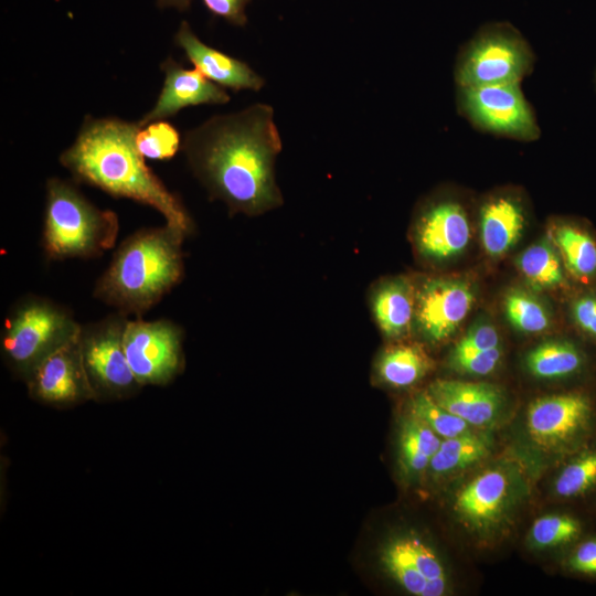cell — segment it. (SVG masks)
<instances>
[{
  "mask_svg": "<svg viewBox=\"0 0 596 596\" xmlns=\"http://www.w3.org/2000/svg\"><path fill=\"white\" fill-rule=\"evenodd\" d=\"M458 88L459 110L476 128L522 141L539 139L536 117L520 84Z\"/></svg>",
  "mask_w": 596,
  "mask_h": 596,
  "instance_id": "obj_8",
  "label": "cell"
},
{
  "mask_svg": "<svg viewBox=\"0 0 596 596\" xmlns=\"http://www.w3.org/2000/svg\"><path fill=\"white\" fill-rule=\"evenodd\" d=\"M81 324L72 312L51 299L28 295L9 311L1 334L6 361L29 379L50 354L76 338Z\"/></svg>",
  "mask_w": 596,
  "mask_h": 596,
  "instance_id": "obj_5",
  "label": "cell"
},
{
  "mask_svg": "<svg viewBox=\"0 0 596 596\" xmlns=\"http://www.w3.org/2000/svg\"><path fill=\"white\" fill-rule=\"evenodd\" d=\"M441 440L443 438L413 414L404 417L398 435L400 465L404 476L414 478L428 470Z\"/></svg>",
  "mask_w": 596,
  "mask_h": 596,
  "instance_id": "obj_24",
  "label": "cell"
},
{
  "mask_svg": "<svg viewBox=\"0 0 596 596\" xmlns=\"http://www.w3.org/2000/svg\"><path fill=\"white\" fill-rule=\"evenodd\" d=\"M161 70L164 73L162 89L155 106L139 120L141 126L164 120L188 106L221 105L230 100L224 87L206 78L196 68H183L169 57L161 64Z\"/></svg>",
  "mask_w": 596,
  "mask_h": 596,
  "instance_id": "obj_15",
  "label": "cell"
},
{
  "mask_svg": "<svg viewBox=\"0 0 596 596\" xmlns=\"http://www.w3.org/2000/svg\"><path fill=\"white\" fill-rule=\"evenodd\" d=\"M582 519L572 513H551L536 519L530 530L531 543L540 549L574 545L585 534Z\"/></svg>",
  "mask_w": 596,
  "mask_h": 596,
  "instance_id": "obj_29",
  "label": "cell"
},
{
  "mask_svg": "<svg viewBox=\"0 0 596 596\" xmlns=\"http://www.w3.org/2000/svg\"><path fill=\"white\" fill-rule=\"evenodd\" d=\"M503 308L510 324L522 333H541L552 326L549 309L525 290H510L504 297Z\"/></svg>",
  "mask_w": 596,
  "mask_h": 596,
  "instance_id": "obj_28",
  "label": "cell"
},
{
  "mask_svg": "<svg viewBox=\"0 0 596 596\" xmlns=\"http://www.w3.org/2000/svg\"><path fill=\"white\" fill-rule=\"evenodd\" d=\"M568 455L555 478L554 492L564 500L583 499L596 491V436Z\"/></svg>",
  "mask_w": 596,
  "mask_h": 596,
  "instance_id": "obj_27",
  "label": "cell"
},
{
  "mask_svg": "<svg viewBox=\"0 0 596 596\" xmlns=\"http://www.w3.org/2000/svg\"><path fill=\"white\" fill-rule=\"evenodd\" d=\"M479 219L486 253L494 258L501 257L521 237L525 226V207L514 191H501L485 200Z\"/></svg>",
  "mask_w": 596,
  "mask_h": 596,
  "instance_id": "obj_18",
  "label": "cell"
},
{
  "mask_svg": "<svg viewBox=\"0 0 596 596\" xmlns=\"http://www.w3.org/2000/svg\"><path fill=\"white\" fill-rule=\"evenodd\" d=\"M181 149L211 195L232 212L257 215L281 203L274 170L281 139L272 106L214 116L187 131Z\"/></svg>",
  "mask_w": 596,
  "mask_h": 596,
  "instance_id": "obj_1",
  "label": "cell"
},
{
  "mask_svg": "<svg viewBox=\"0 0 596 596\" xmlns=\"http://www.w3.org/2000/svg\"><path fill=\"white\" fill-rule=\"evenodd\" d=\"M470 223L465 206L453 198L432 201L415 224V242L422 256L447 260L462 253L470 242Z\"/></svg>",
  "mask_w": 596,
  "mask_h": 596,
  "instance_id": "obj_13",
  "label": "cell"
},
{
  "mask_svg": "<svg viewBox=\"0 0 596 596\" xmlns=\"http://www.w3.org/2000/svg\"><path fill=\"white\" fill-rule=\"evenodd\" d=\"M371 308L379 329L386 338H404L415 324L416 290L407 278L387 279L374 288Z\"/></svg>",
  "mask_w": 596,
  "mask_h": 596,
  "instance_id": "obj_20",
  "label": "cell"
},
{
  "mask_svg": "<svg viewBox=\"0 0 596 596\" xmlns=\"http://www.w3.org/2000/svg\"><path fill=\"white\" fill-rule=\"evenodd\" d=\"M251 0H203L206 8L215 15L232 24L244 25L247 22L245 9Z\"/></svg>",
  "mask_w": 596,
  "mask_h": 596,
  "instance_id": "obj_36",
  "label": "cell"
},
{
  "mask_svg": "<svg viewBox=\"0 0 596 596\" xmlns=\"http://www.w3.org/2000/svg\"><path fill=\"white\" fill-rule=\"evenodd\" d=\"M595 87H596V71H595Z\"/></svg>",
  "mask_w": 596,
  "mask_h": 596,
  "instance_id": "obj_38",
  "label": "cell"
},
{
  "mask_svg": "<svg viewBox=\"0 0 596 596\" xmlns=\"http://www.w3.org/2000/svg\"><path fill=\"white\" fill-rule=\"evenodd\" d=\"M567 275L584 286L596 281V236L588 226L570 221L555 222L550 231Z\"/></svg>",
  "mask_w": 596,
  "mask_h": 596,
  "instance_id": "obj_21",
  "label": "cell"
},
{
  "mask_svg": "<svg viewBox=\"0 0 596 596\" xmlns=\"http://www.w3.org/2000/svg\"><path fill=\"white\" fill-rule=\"evenodd\" d=\"M517 266L524 279L538 290H557L570 286L562 258L550 237L523 251Z\"/></svg>",
  "mask_w": 596,
  "mask_h": 596,
  "instance_id": "obj_25",
  "label": "cell"
},
{
  "mask_svg": "<svg viewBox=\"0 0 596 596\" xmlns=\"http://www.w3.org/2000/svg\"><path fill=\"white\" fill-rule=\"evenodd\" d=\"M433 369V360L417 343H396L386 347L377 358V379L395 389L415 385Z\"/></svg>",
  "mask_w": 596,
  "mask_h": 596,
  "instance_id": "obj_23",
  "label": "cell"
},
{
  "mask_svg": "<svg viewBox=\"0 0 596 596\" xmlns=\"http://www.w3.org/2000/svg\"><path fill=\"white\" fill-rule=\"evenodd\" d=\"M534 53L509 22L483 24L461 49L456 66L458 87L521 84L534 66Z\"/></svg>",
  "mask_w": 596,
  "mask_h": 596,
  "instance_id": "obj_6",
  "label": "cell"
},
{
  "mask_svg": "<svg viewBox=\"0 0 596 596\" xmlns=\"http://www.w3.org/2000/svg\"><path fill=\"white\" fill-rule=\"evenodd\" d=\"M139 121L87 117L73 145L60 156L76 181L157 210L187 235L193 222L182 202L147 167L136 145Z\"/></svg>",
  "mask_w": 596,
  "mask_h": 596,
  "instance_id": "obj_2",
  "label": "cell"
},
{
  "mask_svg": "<svg viewBox=\"0 0 596 596\" xmlns=\"http://www.w3.org/2000/svg\"><path fill=\"white\" fill-rule=\"evenodd\" d=\"M182 337L180 327L168 319H128L124 349L140 385L166 384L178 374L183 362Z\"/></svg>",
  "mask_w": 596,
  "mask_h": 596,
  "instance_id": "obj_10",
  "label": "cell"
},
{
  "mask_svg": "<svg viewBox=\"0 0 596 596\" xmlns=\"http://www.w3.org/2000/svg\"><path fill=\"white\" fill-rule=\"evenodd\" d=\"M192 0H157V3L161 8H175L180 11L187 10Z\"/></svg>",
  "mask_w": 596,
  "mask_h": 596,
  "instance_id": "obj_37",
  "label": "cell"
},
{
  "mask_svg": "<svg viewBox=\"0 0 596 596\" xmlns=\"http://www.w3.org/2000/svg\"><path fill=\"white\" fill-rule=\"evenodd\" d=\"M570 317L575 329L596 343V288L590 287L573 297Z\"/></svg>",
  "mask_w": 596,
  "mask_h": 596,
  "instance_id": "obj_33",
  "label": "cell"
},
{
  "mask_svg": "<svg viewBox=\"0 0 596 596\" xmlns=\"http://www.w3.org/2000/svg\"><path fill=\"white\" fill-rule=\"evenodd\" d=\"M524 362L528 371L538 379L566 380L585 373L588 356L574 341L553 339L531 349Z\"/></svg>",
  "mask_w": 596,
  "mask_h": 596,
  "instance_id": "obj_22",
  "label": "cell"
},
{
  "mask_svg": "<svg viewBox=\"0 0 596 596\" xmlns=\"http://www.w3.org/2000/svg\"><path fill=\"white\" fill-rule=\"evenodd\" d=\"M384 572L415 596H443L448 589L444 564L434 549L415 534L396 535L380 551Z\"/></svg>",
  "mask_w": 596,
  "mask_h": 596,
  "instance_id": "obj_12",
  "label": "cell"
},
{
  "mask_svg": "<svg viewBox=\"0 0 596 596\" xmlns=\"http://www.w3.org/2000/svg\"><path fill=\"white\" fill-rule=\"evenodd\" d=\"M502 356V347L477 352L464 358L447 361L448 366L460 374L485 376L492 373L499 365Z\"/></svg>",
  "mask_w": 596,
  "mask_h": 596,
  "instance_id": "obj_34",
  "label": "cell"
},
{
  "mask_svg": "<svg viewBox=\"0 0 596 596\" xmlns=\"http://www.w3.org/2000/svg\"><path fill=\"white\" fill-rule=\"evenodd\" d=\"M187 236L167 223L136 231L115 251L94 297L118 312L140 317L181 281Z\"/></svg>",
  "mask_w": 596,
  "mask_h": 596,
  "instance_id": "obj_3",
  "label": "cell"
},
{
  "mask_svg": "<svg viewBox=\"0 0 596 596\" xmlns=\"http://www.w3.org/2000/svg\"><path fill=\"white\" fill-rule=\"evenodd\" d=\"M127 321L128 316L116 311L96 322L81 324V353L94 395H121L140 386L124 349Z\"/></svg>",
  "mask_w": 596,
  "mask_h": 596,
  "instance_id": "obj_9",
  "label": "cell"
},
{
  "mask_svg": "<svg viewBox=\"0 0 596 596\" xmlns=\"http://www.w3.org/2000/svg\"><path fill=\"white\" fill-rule=\"evenodd\" d=\"M475 288L458 277H434L416 289L415 326L430 343L449 339L470 312Z\"/></svg>",
  "mask_w": 596,
  "mask_h": 596,
  "instance_id": "obj_11",
  "label": "cell"
},
{
  "mask_svg": "<svg viewBox=\"0 0 596 596\" xmlns=\"http://www.w3.org/2000/svg\"><path fill=\"white\" fill-rule=\"evenodd\" d=\"M118 232L116 213L98 209L67 181L47 180L42 234V248L47 259L103 255L115 245Z\"/></svg>",
  "mask_w": 596,
  "mask_h": 596,
  "instance_id": "obj_4",
  "label": "cell"
},
{
  "mask_svg": "<svg viewBox=\"0 0 596 596\" xmlns=\"http://www.w3.org/2000/svg\"><path fill=\"white\" fill-rule=\"evenodd\" d=\"M409 413L424 422L443 439L471 430L468 423L437 404L427 391L412 397Z\"/></svg>",
  "mask_w": 596,
  "mask_h": 596,
  "instance_id": "obj_30",
  "label": "cell"
},
{
  "mask_svg": "<svg viewBox=\"0 0 596 596\" xmlns=\"http://www.w3.org/2000/svg\"><path fill=\"white\" fill-rule=\"evenodd\" d=\"M427 392L441 407L475 427L492 425L505 402L503 391L486 382L436 380Z\"/></svg>",
  "mask_w": 596,
  "mask_h": 596,
  "instance_id": "obj_16",
  "label": "cell"
},
{
  "mask_svg": "<svg viewBox=\"0 0 596 596\" xmlns=\"http://www.w3.org/2000/svg\"><path fill=\"white\" fill-rule=\"evenodd\" d=\"M136 145L143 158L166 160L174 157L182 141L178 130L166 120L140 125Z\"/></svg>",
  "mask_w": 596,
  "mask_h": 596,
  "instance_id": "obj_31",
  "label": "cell"
},
{
  "mask_svg": "<svg viewBox=\"0 0 596 596\" xmlns=\"http://www.w3.org/2000/svg\"><path fill=\"white\" fill-rule=\"evenodd\" d=\"M174 41L200 73L222 87L259 91L265 84L245 62L204 44L185 21L180 24Z\"/></svg>",
  "mask_w": 596,
  "mask_h": 596,
  "instance_id": "obj_17",
  "label": "cell"
},
{
  "mask_svg": "<svg viewBox=\"0 0 596 596\" xmlns=\"http://www.w3.org/2000/svg\"><path fill=\"white\" fill-rule=\"evenodd\" d=\"M501 345L497 328L488 321L473 323L467 333L455 344L447 361L464 358L477 352Z\"/></svg>",
  "mask_w": 596,
  "mask_h": 596,
  "instance_id": "obj_32",
  "label": "cell"
},
{
  "mask_svg": "<svg viewBox=\"0 0 596 596\" xmlns=\"http://www.w3.org/2000/svg\"><path fill=\"white\" fill-rule=\"evenodd\" d=\"M565 564L573 574L596 578V534L581 538L571 549Z\"/></svg>",
  "mask_w": 596,
  "mask_h": 596,
  "instance_id": "obj_35",
  "label": "cell"
},
{
  "mask_svg": "<svg viewBox=\"0 0 596 596\" xmlns=\"http://www.w3.org/2000/svg\"><path fill=\"white\" fill-rule=\"evenodd\" d=\"M509 480L500 469L482 471L456 494L454 510L459 519L473 529L496 523L505 507Z\"/></svg>",
  "mask_w": 596,
  "mask_h": 596,
  "instance_id": "obj_19",
  "label": "cell"
},
{
  "mask_svg": "<svg viewBox=\"0 0 596 596\" xmlns=\"http://www.w3.org/2000/svg\"><path fill=\"white\" fill-rule=\"evenodd\" d=\"M490 451L491 439L489 436L470 430L456 437L443 439L428 470L436 477L456 473L479 462Z\"/></svg>",
  "mask_w": 596,
  "mask_h": 596,
  "instance_id": "obj_26",
  "label": "cell"
},
{
  "mask_svg": "<svg viewBox=\"0 0 596 596\" xmlns=\"http://www.w3.org/2000/svg\"><path fill=\"white\" fill-rule=\"evenodd\" d=\"M526 427L539 446L568 455L596 436V401L583 387L535 398Z\"/></svg>",
  "mask_w": 596,
  "mask_h": 596,
  "instance_id": "obj_7",
  "label": "cell"
},
{
  "mask_svg": "<svg viewBox=\"0 0 596 596\" xmlns=\"http://www.w3.org/2000/svg\"><path fill=\"white\" fill-rule=\"evenodd\" d=\"M28 382L31 394L47 403L67 404L93 396L78 336L42 361Z\"/></svg>",
  "mask_w": 596,
  "mask_h": 596,
  "instance_id": "obj_14",
  "label": "cell"
}]
</instances>
